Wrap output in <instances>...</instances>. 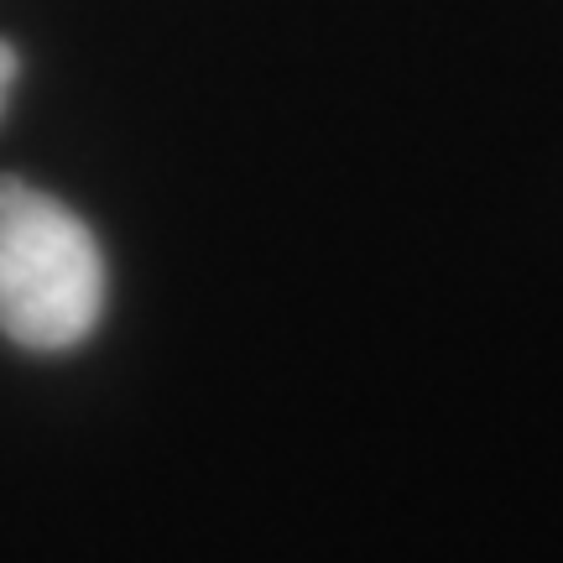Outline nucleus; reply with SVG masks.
<instances>
[{"label": "nucleus", "instance_id": "nucleus-1", "mask_svg": "<svg viewBox=\"0 0 563 563\" xmlns=\"http://www.w3.org/2000/svg\"><path fill=\"white\" fill-rule=\"evenodd\" d=\"M104 313V256L89 224L21 178H0V334L68 350Z\"/></svg>", "mask_w": 563, "mask_h": 563}, {"label": "nucleus", "instance_id": "nucleus-2", "mask_svg": "<svg viewBox=\"0 0 563 563\" xmlns=\"http://www.w3.org/2000/svg\"><path fill=\"white\" fill-rule=\"evenodd\" d=\"M21 74V58H16V47L0 37V110H5V95H11V84H16Z\"/></svg>", "mask_w": 563, "mask_h": 563}]
</instances>
